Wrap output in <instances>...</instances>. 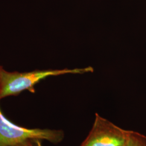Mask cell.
<instances>
[{"label":"cell","mask_w":146,"mask_h":146,"mask_svg":"<svg viewBox=\"0 0 146 146\" xmlns=\"http://www.w3.org/2000/svg\"><path fill=\"white\" fill-rule=\"evenodd\" d=\"M63 137V132L60 130L28 129L16 125L5 117L0 108V146H15L25 141L42 140L56 143Z\"/></svg>","instance_id":"obj_2"},{"label":"cell","mask_w":146,"mask_h":146,"mask_svg":"<svg viewBox=\"0 0 146 146\" xmlns=\"http://www.w3.org/2000/svg\"><path fill=\"white\" fill-rule=\"evenodd\" d=\"M90 67L75 69L34 70L29 72H9L2 69L0 73V99L7 96L17 95L28 90L34 92V86L41 80L51 76L66 74H78L92 72Z\"/></svg>","instance_id":"obj_1"},{"label":"cell","mask_w":146,"mask_h":146,"mask_svg":"<svg viewBox=\"0 0 146 146\" xmlns=\"http://www.w3.org/2000/svg\"><path fill=\"white\" fill-rule=\"evenodd\" d=\"M2 69H3V68H2L1 66H0V73H1V70H2Z\"/></svg>","instance_id":"obj_7"},{"label":"cell","mask_w":146,"mask_h":146,"mask_svg":"<svg viewBox=\"0 0 146 146\" xmlns=\"http://www.w3.org/2000/svg\"><path fill=\"white\" fill-rule=\"evenodd\" d=\"M32 141H27L23 142H22L21 143H19L17 145L15 146H33V145L32 144Z\"/></svg>","instance_id":"obj_5"},{"label":"cell","mask_w":146,"mask_h":146,"mask_svg":"<svg viewBox=\"0 0 146 146\" xmlns=\"http://www.w3.org/2000/svg\"><path fill=\"white\" fill-rule=\"evenodd\" d=\"M122 146H146V136L135 131L127 130Z\"/></svg>","instance_id":"obj_4"},{"label":"cell","mask_w":146,"mask_h":146,"mask_svg":"<svg viewBox=\"0 0 146 146\" xmlns=\"http://www.w3.org/2000/svg\"><path fill=\"white\" fill-rule=\"evenodd\" d=\"M127 132L96 113L92 129L80 146H122Z\"/></svg>","instance_id":"obj_3"},{"label":"cell","mask_w":146,"mask_h":146,"mask_svg":"<svg viewBox=\"0 0 146 146\" xmlns=\"http://www.w3.org/2000/svg\"><path fill=\"white\" fill-rule=\"evenodd\" d=\"M34 142H35L36 146H42L40 140H36V141H35Z\"/></svg>","instance_id":"obj_6"}]
</instances>
